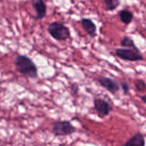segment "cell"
Listing matches in <instances>:
<instances>
[{
	"label": "cell",
	"mask_w": 146,
	"mask_h": 146,
	"mask_svg": "<svg viewBox=\"0 0 146 146\" xmlns=\"http://www.w3.org/2000/svg\"><path fill=\"white\" fill-rule=\"evenodd\" d=\"M120 21L125 25H129L133 19V13L128 9H124L118 13Z\"/></svg>",
	"instance_id": "cell-10"
},
{
	"label": "cell",
	"mask_w": 146,
	"mask_h": 146,
	"mask_svg": "<svg viewBox=\"0 0 146 146\" xmlns=\"http://www.w3.org/2000/svg\"><path fill=\"white\" fill-rule=\"evenodd\" d=\"M135 88L137 91L139 92H143L145 90L146 87H145V83L143 80L139 79L136 80L135 84Z\"/></svg>",
	"instance_id": "cell-13"
},
{
	"label": "cell",
	"mask_w": 146,
	"mask_h": 146,
	"mask_svg": "<svg viewBox=\"0 0 146 146\" xmlns=\"http://www.w3.org/2000/svg\"><path fill=\"white\" fill-rule=\"evenodd\" d=\"M141 99L142 102H143V103H146V95H144L143 96H141Z\"/></svg>",
	"instance_id": "cell-16"
},
{
	"label": "cell",
	"mask_w": 146,
	"mask_h": 146,
	"mask_svg": "<svg viewBox=\"0 0 146 146\" xmlns=\"http://www.w3.org/2000/svg\"><path fill=\"white\" fill-rule=\"evenodd\" d=\"M106 5V11H113L116 10L121 3L120 0H103Z\"/></svg>",
	"instance_id": "cell-12"
},
{
	"label": "cell",
	"mask_w": 146,
	"mask_h": 146,
	"mask_svg": "<svg viewBox=\"0 0 146 146\" xmlns=\"http://www.w3.org/2000/svg\"><path fill=\"white\" fill-rule=\"evenodd\" d=\"M15 64L18 71L23 75L31 79H36L38 77L37 66L29 56L18 55L15 58Z\"/></svg>",
	"instance_id": "cell-1"
},
{
	"label": "cell",
	"mask_w": 146,
	"mask_h": 146,
	"mask_svg": "<svg viewBox=\"0 0 146 146\" xmlns=\"http://www.w3.org/2000/svg\"><path fill=\"white\" fill-rule=\"evenodd\" d=\"M120 87H121L124 95H126L129 93V91L131 90V87L129 83L127 82L126 81L121 82L120 83Z\"/></svg>",
	"instance_id": "cell-14"
},
{
	"label": "cell",
	"mask_w": 146,
	"mask_h": 146,
	"mask_svg": "<svg viewBox=\"0 0 146 146\" xmlns=\"http://www.w3.org/2000/svg\"><path fill=\"white\" fill-rule=\"evenodd\" d=\"M47 31L51 36L58 41H64L71 36L70 29L62 22L54 21L47 27Z\"/></svg>",
	"instance_id": "cell-2"
},
{
	"label": "cell",
	"mask_w": 146,
	"mask_h": 146,
	"mask_svg": "<svg viewBox=\"0 0 146 146\" xmlns=\"http://www.w3.org/2000/svg\"><path fill=\"white\" fill-rule=\"evenodd\" d=\"M93 103L94 107L99 117L103 118L107 116L113 110L110 103L104 98L95 97L94 99Z\"/></svg>",
	"instance_id": "cell-5"
},
{
	"label": "cell",
	"mask_w": 146,
	"mask_h": 146,
	"mask_svg": "<svg viewBox=\"0 0 146 146\" xmlns=\"http://www.w3.org/2000/svg\"><path fill=\"white\" fill-rule=\"evenodd\" d=\"M145 143L144 135L141 132H137L121 146H145Z\"/></svg>",
	"instance_id": "cell-9"
},
{
	"label": "cell",
	"mask_w": 146,
	"mask_h": 146,
	"mask_svg": "<svg viewBox=\"0 0 146 146\" xmlns=\"http://www.w3.org/2000/svg\"><path fill=\"white\" fill-rule=\"evenodd\" d=\"M115 54L119 59L128 62H138L144 60V56L140 51L135 50L130 48H117Z\"/></svg>",
	"instance_id": "cell-4"
},
{
	"label": "cell",
	"mask_w": 146,
	"mask_h": 146,
	"mask_svg": "<svg viewBox=\"0 0 146 146\" xmlns=\"http://www.w3.org/2000/svg\"><path fill=\"white\" fill-rule=\"evenodd\" d=\"M51 132L56 137L67 136L75 133L76 128L69 120H56L52 123Z\"/></svg>",
	"instance_id": "cell-3"
},
{
	"label": "cell",
	"mask_w": 146,
	"mask_h": 146,
	"mask_svg": "<svg viewBox=\"0 0 146 146\" xmlns=\"http://www.w3.org/2000/svg\"><path fill=\"white\" fill-rule=\"evenodd\" d=\"M31 5L34 9L36 20H42L47 14V6L43 0H32Z\"/></svg>",
	"instance_id": "cell-7"
},
{
	"label": "cell",
	"mask_w": 146,
	"mask_h": 146,
	"mask_svg": "<svg viewBox=\"0 0 146 146\" xmlns=\"http://www.w3.org/2000/svg\"><path fill=\"white\" fill-rule=\"evenodd\" d=\"M80 23L91 38H95L97 36V27L94 21L89 18H82Z\"/></svg>",
	"instance_id": "cell-8"
},
{
	"label": "cell",
	"mask_w": 146,
	"mask_h": 146,
	"mask_svg": "<svg viewBox=\"0 0 146 146\" xmlns=\"http://www.w3.org/2000/svg\"><path fill=\"white\" fill-rule=\"evenodd\" d=\"M79 86L77 83H75L71 84L70 87V93L72 95H76L79 91Z\"/></svg>",
	"instance_id": "cell-15"
},
{
	"label": "cell",
	"mask_w": 146,
	"mask_h": 146,
	"mask_svg": "<svg viewBox=\"0 0 146 146\" xmlns=\"http://www.w3.org/2000/svg\"><path fill=\"white\" fill-rule=\"evenodd\" d=\"M100 86L112 95L116 94L120 90V83L110 77L102 76L98 79Z\"/></svg>",
	"instance_id": "cell-6"
},
{
	"label": "cell",
	"mask_w": 146,
	"mask_h": 146,
	"mask_svg": "<svg viewBox=\"0 0 146 146\" xmlns=\"http://www.w3.org/2000/svg\"><path fill=\"white\" fill-rule=\"evenodd\" d=\"M120 45L122 47L130 48L135 50L139 51V48L136 46L133 39L129 36H124L122 38L120 42Z\"/></svg>",
	"instance_id": "cell-11"
}]
</instances>
